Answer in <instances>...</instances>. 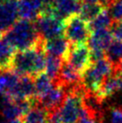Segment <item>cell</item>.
Returning a JSON list of instances; mask_svg holds the SVG:
<instances>
[{"instance_id":"9","label":"cell","mask_w":122,"mask_h":123,"mask_svg":"<svg viewBox=\"0 0 122 123\" xmlns=\"http://www.w3.org/2000/svg\"><path fill=\"white\" fill-rule=\"evenodd\" d=\"M19 0H6L0 2V31H8L17 21Z\"/></svg>"},{"instance_id":"34","label":"cell","mask_w":122,"mask_h":123,"mask_svg":"<svg viewBox=\"0 0 122 123\" xmlns=\"http://www.w3.org/2000/svg\"><path fill=\"white\" fill-rule=\"evenodd\" d=\"M99 123H104V122H103V121H101V122H99Z\"/></svg>"},{"instance_id":"28","label":"cell","mask_w":122,"mask_h":123,"mask_svg":"<svg viewBox=\"0 0 122 123\" xmlns=\"http://www.w3.org/2000/svg\"><path fill=\"white\" fill-rule=\"evenodd\" d=\"M82 2H87V3H96L100 4L104 7L108 8L109 6L113 2V0H82Z\"/></svg>"},{"instance_id":"33","label":"cell","mask_w":122,"mask_h":123,"mask_svg":"<svg viewBox=\"0 0 122 123\" xmlns=\"http://www.w3.org/2000/svg\"><path fill=\"white\" fill-rule=\"evenodd\" d=\"M1 74H2V71H0V76H1Z\"/></svg>"},{"instance_id":"18","label":"cell","mask_w":122,"mask_h":123,"mask_svg":"<svg viewBox=\"0 0 122 123\" xmlns=\"http://www.w3.org/2000/svg\"><path fill=\"white\" fill-rule=\"evenodd\" d=\"M15 51L5 39L0 41V71L11 70Z\"/></svg>"},{"instance_id":"22","label":"cell","mask_w":122,"mask_h":123,"mask_svg":"<svg viewBox=\"0 0 122 123\" xmlns=\"http://www.w3.org/2000/svg\"><path fill=\"white\" fill-rule=\"evenodd\" d=\"M119 91V83H118V78L115 74L111 75L104 80L102 83L101 88L99 90L97 93L102 97V99L105 101L107 98L115 94L117 92Z\"/></svg>"},{"instance_id":"5","label":"cell","mask_w":122,"mask_h":123,"mask_svg":"<svg viewBox=\"0 0 122 123\" xmlns=\"http://www.w3.org/2000/svg\"><path fill=\"white\" fill-rule=\"evenodd\" d=\"M34 22L39 34L45 41L64 36V20L56 14H40Z\"/></svg>"},{"instance_id":"15","label":"cell","mask_w":122,"mask_h":123,"mask_svg":"<svg viewBox=\"0 0 122 123\" xmlns=\"http://www.w3.org/2000/svg\"><path fill=\"white\" fill-rule=\"evenodd\" d=\"M106 59L110 62L113 69V74H118L122 70V41H111L105 50Z\"/></svg>"},{"instance_id":"31","label":"cell","mask_w":122,"mask_h":123,"mask_svg":"<svg viewBox=\"0 0 122 123\" xmlns=\"http://www.w3.org/2000/svg\"><path fill=\"white\" fill-rule=\"evenodd\" d=\"M1 39H2V32L0 31V41H1Z\"/></svg>"},{"instance_id":"36","label":"cell","mask_w":122,"mask_h":123,"mask_svg":"<svg viewBox=\"0 0 122 123\" xmlns=\"http://www.w3.org/2000/svg\"><path fill=\"white\" fill-rule=\"evenodd\" d=\"M113 1H114V0H113Z\"/></svg>"},{"instance_id":"11","label":"cell","mask_w":122,"mask_h":123,"mask_svg":"<svg viewBox=\"0 0 122 123\" xmlns=\"http://www.w3.org/2000/svg\"><path fill=\"white\" fill-rule=\"evenodd\" d=\"M43 8L42 0H19L18 13L21 19L35 21Z\"/></svg>"},{"instance_id":"12","label":"cell","mask_w":122,"mask_h":123,"mask_svg":"<svg viewBox=\"0 0 122 123\" xmlns=\"http://www.w3.org/2000/svg\"><path fill=\"white\" fill-rule=\"evenodd\" d=\"M70 46L71 43L67 39L65 36H60L45 41L44 49L47 54L60 58L64 60L69 51Z\"/></svg>"},{"instance_id":"4","label":"cell","mask_w":122,"mask_h":123,"mask_svg":"<svg viewBox=\"0 0 122 123\" xmlns=\"http://www.w3.org/2000/svg\"><path fill=\"white\" fill-rule=\"evenodd\" d=\"M64 36L73 45L87 43L91 36L89 24L78 14L64 20Z\"/></svg>"},{"instance_id":"1","label":"cell","mask_w":122,"mask_h":123,"mask_svg":"<svg viewBox=\"0 0 122 123\" xmlns=\"http://www.w3.org/2000/svg\"><path fill=\"white\" fill-rule=\"evenodd\" d=\"M45 40L41 39L36 47L14 53L11 70L20 76H32L41 74L46 68L47 53L44 49Z\"/></svg>"},{"instance_id":"23","label":"cell","mask_w":122,"mask_h":123,"mask_svg":"<svg viewBox=\"0 0 122 123\" xmlns=\"http://www.w3.org/2000/svg\"><path fill=\"white\" fill-rule=\"evenodd\" d=\"M113 22L114 21L112 19L109 10H107L105 8L97 17L94 18L93 20L91 21L88 24L90 31L92 32V31H98V30H104V29L110 28Z\"/></svg>"},{"instance_id":"24","label":"cell","mask_w":122,"mask_h":123,"mask_svg":"<svg viewBox=\"0 0 122 123\" xmlns=\"http://www.w3.org/2000/svg\"><path fill=\"white\" fill-rule=\"evenodd\" d=\"M62 63H63V59L62 58L52 56V55L47 54L46 68H45V71L46 72L45 73L53 80V82L58 78Z\"/></svg>"},{"instance_id":"7","label":"cell","mask_w":122,"mask_h":123,"mask_svg":"<svg viewBox=\"0 0 122 123\" xmlns=\"http://www.w3.org/2000/svg\"><path fill=\"white\" fill-rule=\"evenodd\" d=\"M64 60L68 62L82 75L92 64L91 49L89 45L86 43L78 45L71 44L69 51Z\"/></svg>"},{"instance_id":"20","label":"cell","mask_w":122,"mask_h":123,"mask_svg":"<svg viewBox=\"0 0 122 123\" xmlns=\"http://www.w3.org/2000/svg\"><path fill=\"white\" fill-rule=\"evenodd\" d=\"M33 79L34 87H35V97L37 98L44 95L54 86L53 80L44 72L35 75Z\"/></svg>"},{"instance_id":"32","label":"cell","mask_w":122,"mask_h":123,"mask_svg":"<svg viewBox=\"0 0 122 123\" xmlns=\"http://www.w3.org/2000/svg\"><path fill=\"white\" fill-rule=\"evenodd\" d=\"M3 1H6V0H0V2H3Z\"/></svg>"},{"instance_id":"6","label":"cell","mask_w":122,"mask_h":123,"mask_svg":"<svg viewBox=\"0 0 122 123\" xmlns=\"http://www.w3.org/2000/svg\"><path fill=\"white\" fill-rule=\"evenodd\" d=\"M83 95L78 92H68L63 104L58 109L62 123H76L83 111Z\"/></svg>"},{"instance_id":"10","label":"cell","mask_w":122,"mask_h":123,"mask_svg":"<svg viewBox=\"0 0 122 123\" xmlns=\"http://www.w3.org/2000/svg\"><path fill=\"white\" fill-rule=\"evenodd\" d=\"M14 101L18 100H30L35 97L34 79L32 76H21L19 82L14 88L9 96Z\"/></svg>"},{"instance_id":"25","label":"cell","mask_w":122,"mask_h":123,"mask_svg":"<svg viewBox=\"0 0 122 123\" xmlns=\"http://www.w3.org/2000/svg\"><path fill=\"white\" fill-rule=\"evenodd\" d=\"M108 10L114 22H122V0H114Z\"/></svg>"},{"instance_id":"29","label":"cell","mask_w":122,"mask_h":123,"mask_svg":"<svg viewBox=\"0 0 122 123\" xmlns=\"http://www.w3.org/2000/svg\"><path fill=\"white\" fill-rule=\"evenodd\" d=\"M117 75V78H118V83H119V91H122V70L120 72H119L118 74H115Z\"/></svg>"},{"instance_id":"30","label":"cell","mask_w":122,"mask_h":123,"mask_svg":"<svg viewBox=\"0 0 122 123\" xmlns=\"http://www.w3.org/2000/svg\"><path fill=\"white\" fill-rule=\"evenodd\" d=\"M22 120H12V121H9V120H0V123H21Z\"/></svg>"},{"instance_id":"16","label":"cell","mask_w":122,"mask_h":123,"mask_svg":"<svg viewBox=\"0 0 122 123\" xmlns=\"http://www.w3.org/2000/svg\"><path fill=\"white\" fill-rule=\"evenodd\" d=\"M0 112L6 120H22L23 114L15 101L8 96H3L0 104Z\"/></svg>"},{"instance_id":"21","label":"cell","mask_w":122,"mask_h":123,"mask_svg":"<svg viewBox=\"0 0 122 123\" xmlns=\"http://www.w3.org/2000/svg\"><path fill=\"white\" fill-rule=\"evenodd\" d=\"M106 7L100 4L96 3H87L82 2V6L79 11V15L81 16L85 22L90 23L94 18H96Z\"/></svg>"},{"instance_id":"35","label":"cell","mask_w":122,"mask_h":123,"mask_svg":"<svg viewBox=\"0 0 122 123\" xmlns=\"http://www.w3.org/2000/svg\"><path fill=\"white\" fill-rule=\"evenodd\" d=\"M21 123H23V122H21Z\"/></svg>"},{"instance_id":"13","label":"cell","mask_w":122,"mask_h":123,"mask_svg":"<svg viewBox=\"0 0 122 123\" xmlns=\"http://www.w3.org/2000/svg\"><path fill=\"white\" fill-rule=\"evenodd\" d=\"M82 0H55L54 10L56 15L62 20L79 14Z\"/></svg>"},{"instance_id":"26","label":"cell","mask_w":122,"mask_h":123,"mask_svg":"<svg viewBox=\"0 0 122 123\" xmlns=\"http://www.w3.org/2000/svg\"><path fill=\"white\" fill-rule=\"evenodd\" d=\"M110 31L116 40L122 41V22H113Z\"/></svg>"},{"instance_id":"8","label":"cell","mask_w":122,"mask_h":123,"mask_svg":"<svg viewBox=\"0 0 122 123\" xmlns=\"http://www.w3.org/2000/svg\"><path fill=\"white\" fill-rule=\"evenodd\" d=\"M67 92L63 86L58 84H54L53 87L44 95L36 98L39 105L47 110L49 112H51L60 108L65 99L67 98Z\"/></svg>"},{"instance_id":"19","label":"cell","mask_w":122,"mask_h":123,"mask_svg":"<svg viewBox=\"0 0 122 123\" xmlns=\"http://www.w3.org/2000/svg\"><path fill=\"white\" fill-rule=\"evenodd\" d=\"M49 113L39 104L32 107L22 120L23 123H48Z\"/></svg>"},{"instance_id":"2","label":"cell","mask_w":122,"mask_h":123,"mask_svg":"<svg viewBox=\"0 0 122 123\" xmlns=\"http://www.w3.org/2000/svg\"><path fill=\"white\" fill-rule=\"evenodd\" d=\"M4 39L17 51L36 47L42 38L38 32L35 22L21 19L5 32Z\"/></svg>"},{"instance_id":"27","label":"cell","mask_w":122,"mask_h":123,"mask_svg":"<svg viewBox=\"0 0 122 123\" xmlns=\"http://www.w3.org/2000/svg\"><path fill=\"white\" fill-rule=\"evenodd\" d=\"M76 123H97V120H95L93 117L89 115L88 113L85 111V110L83 108L81 117Z\"/></svg>"},{"instance_id":"3","label":"cell","mask_w":122,"mask_h":123,"mask_svg":"<svg viewBox=\"0 0 122 123\" xmlns=\"http://www.w3.org/2000/svg\"><path fill=\"white\" fill-rule=\"evenodd\" d=\"M113 75L111 65L106 58L92 62L82 74V84L87 92H97L107 77Z\"/></svg>"},{"instance_id":"17","label":"cell","mask_w":122,"mask_h":123,"mask_svg":"<svg viewBox=\"0 0 122 123\" xmlns=\"http://www.w3.org/2000/svg\"><path fill=\"white\" fill-rule=\"evenodd\" d=\"M20 77L13 70L2 71L0 76V93L3 96H9L19 82Z\"/></svg>"},{"instance_id":"14","label":"cell","mask_w":122,"mask_h":123,"mask_svg":"<svg viewBox=\"0 0 122 123\" xmlns=\"http://www.w3.org/2000/svg\"><path fill=\"white\" fill-rule=\"evenodd\" d=\"M112 33L110 30H98L91 32V36L88 41L89 48L91 50H102L105 51L106 49L112 41Z\"/></svg>"}]
</instances>
